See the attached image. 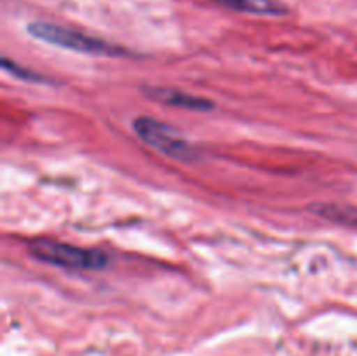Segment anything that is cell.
Masks as SVG:
<instances>
[{
	"instance_id": "obj_7",
	"label": "cell",
	"mask_w": 357,
	"mask_h": 356,
	"mask_svg": "<svg viewBox=\"0 0 357 356\" xmlns=\"http://www.w3.org/2000/svg\"><path fill=\"white\" fill-rule=\"evenodd\" d=\"M2 66H3V70L10 72L13 75L20 77V79L30 80V82H40L42 80V77L38 75L37 72H33V70H30V68H24V66L17 65L16 61H10L9 58L2 59Z\"/></svg>"
},
{
	"instance_id": "obj_4",
	"label": "cell",
	"mask_w": 357,
	"mask_h": 356,
	"mask_svg": "<svg viewBox=\"0 0 357 356\" xmlns=\"http://www.w3.org/2000/svg\"><path fill=\"white\" fill-rule=\"evenodd\" d=\"M142 91L149 100L159 101V103L169 105V107L183 108V110L209 112L213 110V107H215V103H213L211 100H206V98L202 96H195V94L174 89V87L145 86L142 87Z\"/></svg>"
},
{
	"instance_id": "obj_5",
	"label": "cell",
	"mask_w": 357,
	"mask_h": 356,
	"mask_svg": "<svg viewBox=\"0 0 357 356\" xmlns=\"http://www.w3.org/2000/svg\"><path fill=\"white\" fill-rule=\"evenodd\" d=\"M209 2L237 13L258 14V16H282L288 13V7L279 0H209Z\"/></svg>"
},
{
	"instance_id": "obj_2",
	"label": "cell",
	"mask_w": 357,
	"mask_h": 356,
	"mask_svg": "<svg viewBox=\"0 0 357 356\" xmlns=\"http://www.w3.org/2000/svg\"><path fill=\"white\" fill-rule=\"evenodd\" d=\"M30 253L44 264L70 271H100L110 264L107 251L94 248H80L61 241L35 239L30 243Z\"/></svg>"
},
{
	"instance_id": "obj_6",
	"label": "cell",
	"mask_w": 357,
	"mask_h": 356,
	"mask_svg": "<svg viewBox=\"0 0 357 356\" xmlns=\"http://www.w3.org/2000/svg\"><path fill=\"white\" fill-rule=\"evenodd\" d=\"M310 209H312L316 215L323 216V218L326 220H331V222H337L349 227H357V208H352V206L314 205Z\"/></svg>"
},
{
	"instance_id": "obj_3",
	"label": "cell",
	"mask_w": 357,
	"mask_h": 356,
	"mask_svg": "<svg viewBox=\"0 0 357 356\" xmlns=\"http://www.w3.org/2000/svg\"><path fill=\"white\" fill-rule=\"evenodd\" d=\"M132 129L143 143L169 159L181 161V163H192L197 159L195 149L181 136V133L159 119L136 117L132 122Z\"/></svg>"
},
{
	"instance_id": "obj_1",
	"label": "cell",
	"mask_w": 357,
	"mask_h": 356,
	"mask_svg": "<svg viewBox=\"0 0 357 356\" xmlns=\"http://www.w3.org/2000/svg\"><path fill=\"white\" fill-rule=\"evenodd\" d=\"M26 31L37 40L45 42L54 47L68 49V51L82 52V54L94 56H128V51L117 44L107 42L105 38L93 37L89 34L75 30V28L63 27L49 21H33L26 27Z\"/></svg>"
}]
</instances>
